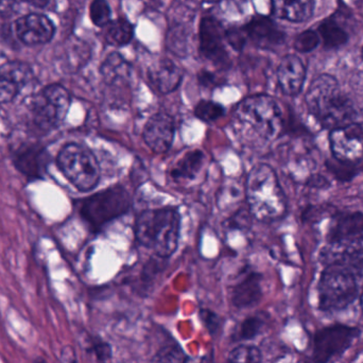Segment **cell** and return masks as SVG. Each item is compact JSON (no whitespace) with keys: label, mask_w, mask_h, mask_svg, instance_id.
Masks as SVG:
<instances>
[{"label":"cell","mask_w":363,"mask_h":363,"mask_svg":"<svg viewBox=\"0 0 363 363\" xmlns=\"http://www.w3.org/2000/svg\"><path fill=\"white\" fill-rule=\"evenodd\" d=\"M307 108L315 121L330 131L354 123L356 110L353 102L330 74H321L311 83L307 91Z\"/></svg>","instance_id":"cell-1"},{"label":"cell","mask_w":363,"mask_h":363,"mask_svg":"<svg viewBox=\"0 0 363 363\" xmlns=\"http://www.w3.org/2000/svg\"><path fill=\"white\" fill-rule=\"evenodd\" d=\"M250 213L262 222L281 219L287 211V201L274 170L266 164L252 168L245 183Z\"/></svg>","instance_id":"cell-2"},{"label":"cell","mask_w":363,"mask_h":363,"mask_svg":"<svg viewBox=\"0 0 363 363\" xmlns=\"http://www.w3.org/2000/svg\"><path fill=\"white\" fill-rule=\"evenodd\" d=\"M180 228L181 216L176 208L148 209L136 219V240L157 257L168 258L178 247Z\"/></svg>","instance_id":"cell-3"},{"label":"cell","mask_w":363,"mask_h":363,"mask_svg":"<svg viewBox=\"0 0 363 363\" xmlns=\"http://www.w3.org/2000/svg\"><path fill=\"white\" fill-rule=\"evenodd\" d=\"M235 114L240 125L260 140H275L284 129L283 112L271 96L262 94L245 98Z\"/></svg>","instance_id":"cell-4"},{"label":"cell","mask_w":363,"mask_h":363,"mask_svg":"<svg viewBox=\"0 0 363 363\" xmlns=\"http://www.w3.org/2000/svg\"><path fill=\"white\" fill-rule=\"evenodd\" d=\"M70 104L72 97L65 87L47 85L32 100L30 121L33 131L38 135H46L57 129L65 121Z\"/></svg>","instance_id":"cell-5"},{"label":"cell","mask_w":363,"mask_h":363,"mask_svg":"<svg viewBox=\"0 0 363 363\" xmlns=\"http://www.w3.org/2000/svg\"><path fill=\"white\" fill-rule=\"evenodd\" d=\"M357 294V279L347 262H332L322 273L319 283V302L323 311L345 308L355 300Z\"/></svg>","instance_id":"cell-6"},{"label":"cell","mask_w":363,"mask_h":363,"mask_svg":"<svg viewBox=\"0 0 363 363\" xmlns=\"http://www.w3.org/2000/svg\"><path fill=\"white\" fill-rule=\"evenodd\" d=\"M57 165L79 191L93 190L99 183L101 172L97 157L82 145L70 143L62 147L57 157Z\"/></svg>","instance_id":"cell-7"},{"label":"cell","mask_w":363,"mask_h":363,"mask_svg":"<svg viewBox=\"0 0 363 363\" xmlns=\"http://www.w3.org/2000/svg\"><path fill=\"white\" fill-rule=\"evenodd\" d=\"M131 206V196L123 186H113L97 194H91L81 202V218L89 224L93 230L116 218L125 215Z\"/></svg>","instance_id":"cell-8"},{"label":"cell","mask_w":363,"mask_h":363,"mask_svg":"<svg viewBox=\"0 0 363 363\" xmlns=\"http://www.w3.org/2000/svg\"><path fill=\"white\" fill-rule=\"evenodd\" d=\"M333 155L343 164L363 160V123H351L332 130L330 134Z\"/></svg>","instance_id":"cell-9"},{"label":"cell","mask_w":363,"mask_h":363,"mask_svg":"<svg viewBox=\"0 0 363 363\" xmlns=\"http://www.w3.org/2000/svg\"><path fill=\"white\" fill-rule=\"evenodd\" d=\"M225 42V30L221 23L211 16L202 18L199 26V48L207 61L219 66L228 63Z\"/></svg>","instance_id":"cell-10"},{"label":"cell","mask_w":363,"mask_h":363,"mask_svg":"<svg viewBox=\"0 0 363 363\" xmlns=\"http://www.w3.org/2000/svg\"><path fill=\"white\" fill-rule=\"evenodd\" d=\"M357 330L343 325L330 326L318 333L315 338L313 356L318 363H325L342 353L356 337Z\"/></svg>","instance_id":"cell-11"},{"label":"cell","mask_w":363,"mask_h":363,"mask_svg":"<svg viewBox=\"0 0 363 363\" xmlns=\"http://www.w3.org/2000/svg\"><path fill=\"white\" fill-rule=\"evenodd\" d=\"M15 168L28 181L42 180L46 174L49 157L46 149L38 143L23 144L12 153Z\"/></svg>","instance_id":"cell-12"},{"label":"cell","mask_w":363,"mask_h":363,"mask_svg":"<svg viewBox=\"0 0 363 363\" xmlns=\"http://www.w3.org/2000/svg\"><path fill=\"white\" fill-rule=\"evenodd\" d=\"M15 33L23 44H46L55 35V26L52 21L43 14H28L15 21Z\"/></svg>","instance_id":"cell-13"},{"label":"cell","mask_w":363,"mask_h":363,"mask_svg":"<svg viewBox=\"0 0 363 363\" xmlns=\"http://www.w3.org/2000/svg\"><path fill=\"white\" fill-rule=\"evenodd\" d=\"M143 138L153 152L157 155L167 152L174 143V118L166 113L153 115L145 125Z\"/></svg>","instance_id":"cell-14"},{"label":"cell","mask_w":363,"mask_h":363,"mask_svg":"<svg viewBox=\"0 0 363 363\" xmlns=\"http://www.w3.org/2000/svg\"><path fill=\"white\" fill-rule=\"evenodd\" d=\"M247 40L262 49H273L285 42L286 34L270 17H252L245 26Z\"/></svg>","instance_id":"cell-15"},{"label":"cell","mask_w":363,"mask_h":363,"mask_svg":"<svg viewBox=\"0 0 363 363\" xmlns=\"http://www.w3.org/2000/svg\"><path fill=\"white\" fill-rule=\"evenodd\" d=\"M306 79V67L300 57L288 55L281 60L277 68V81L285 95L294 97L298 95L304 86Z\"/></svg>","instance_id":"cell-16"},{"label":"cell","mask_w":363,"mask_h":363,"mask_svg":"<svg viewBox=\"0 0 363 363\" xmlns=\"http://www.w3.org/2000/svg\"><path fill=\"white\" fill-rule=\"evenodd\" d=\"M148 79L159 93L170 94L180 86L183 72L172 60L162 59L149 68Z\"/></svg>","instance_id":"cell-17"},{"label":"cell","mask_w":363,"mask_h":363,"mask_svg":"<svg viewBox=\"0 0 363 363\" xmlns=\"http://www.w3.org/2000/svg\"><path fill=\"white\" fill-rule=\"evenodd\" d=\"M363 234V213H345L336 218L330 232V242L347 245Z\"/></svg>","instance_id":"cell-18"},{"label":"cell","mask_w":363,"mask_h":363,"mask_svg":"<svg viewBox=\"0 0 363 363\" xmlns=\"http://www.w3.org/2000/svg\"><path fill=\"white\" fill-rule=\"evenodd\" d=\"M262 296V275L251 272L233 287L232 302L238 308H247L259 302Z\"/></svg>","instance_id":"cell-19"},{"label":"cell","mask_w":363,"mask_h":363,"mask_svg":"<svg viewBox=\"0 0 363 363\" xmlns=\"http://www.w3.org/2000/svg\"><path fill=\"white\" fill-rule=\"evenodd\" d=\"M206 157L198 149L188 151L172 164L170 178L177 183H187L196 180L204 166Z\"/></svg>","instance_id":"cell-20"},{"label":"cell","mask_w":363,"mask_h":363,"mask_svg":"<svg viewBox=\"0 0 363 363\" xmlns=\"http://www.w3.org/2000/svg\"><path fill=\"white\" fill-rule=\"evenodd\" d=\"M275 16L291 23H304L313 16L315 0H271Z\"/></svg>","instance_id":"cell-21"},{"label":"cell","mask_w":363,"mask_h":363,"mask_svg":"<svg viewBox=\"0 0 363 363\" xmlns=\"http://www.w3.org/2000/svg\"><path fill=\"white\" fill-rule=\"evenodd\" d=\"M100 72L108 85L118 84L129 80L131 66L119 53L112 52L104 60Z\"/></svg>","instance_id":"cell-22"},{"label":"cell","mask_w":363,"mask_h":363,"mask_svg":"<svg viewBox=\"0 0 363 363\" xmlns=\"http://www.w3.org/2000/svg\"><path fill=\"white\" fill-rule=\"evenodd\" d=\"M106 38L108 44L123 47L129 44L134 38V26L125 18H116L106 26Z\"/></svg>","instance_id":"cell-23"},{"label":"cell","mask_w":363,"mask_h":363,"mask_svg":"<svg viewBox=\"0 0 363 363\" xmlns=\"http://www.w3.org/2000/svg\"><path fill=\"white\" fill-rule=\"evenodd\" d=\"M319 36L328 48H338L349 40L347 31L333 18L322 21L319 26Z\"/></svg>","instance_id":"cell-24"},{"label":"cell","mask_w":363,"mask_h":363,"mask_svg":"<svg viewBox=\"0 0 363 363\" xmlns=\"http://www.w3.org/2000/svg\"><path fill=\"white\" fill-rule=\"evenodd\" d=\"M0 77L12 81L19 89L31 82L33 72L28 64L19 61L6 62L0 66Z\"/></svg>","instance_id":"cell-25"},{"label":"cell","mask_w":363,"mask_h":363,"mask_svg":"<svg viewBox=\"0 0 363 363\" xmlns=\"http://www.w3.org/2000/svg\"><path fill=\"white\" fill-rule=\"evenodd\" d=\"M225 114V108L217 102L202 100L194 108V115L205 123H213Z\"/></svg>","instance_id":"cell-26"},{"label":"cell","mask_w":363,"mask_h":363,"mask_svg":"<svg viewBox=\"0 0 363 363\" xmlns=\"http://www.w3.org/2000/svg\"><path fill=\"white\" fill-rule=\"evenodd\" d=\"M89 16L94 25L104 28L112 19V11L106 0H93L89 6Z\"/></svg>","instance_id":"cell-27"},{"label":"cell","mask_w":363,"mask_h":363,"mask_svg":"<svg viewBox=\"0 0 363 363\" xmlns=\"http://www.w3.org/2000/svg\"><path fill=\"white\" fill-rule=\"evenodd\" d=\"M262 356L255 347H239L230 354L228 363H262Z\"/></svg>","instance_id":"cell-28"},{"label":"cell","mask_w":363,"mask_h":363,"mask_svg":"<svg viewBox=\"0 0 363 363\" xmlns=\"http://www.w3.org/2000/svg\"><path fill=\"white\" fill-rule=\"evenodd\" d=\"M320 44V36L313 30H306L296 36L294 48L298 52H311Z\"/></svg>","instance_id":"cell-29"},{"label":"cell","mask_w":363,"mask_h":363,"mask_svg":"<svg viewBox=\"0 0 363 363\" xmlns=\"http://www.w3.org/2000/svg\"><path fill=\"white\" fill-rule=\"evenodd\" d=\"M226 43L236 51H241L247 45V35L243 27H233L225 31Z\"/></svg>","instance_id":"cell-30"},{"label":"cell","mask_w":363,"mask_h":363,"mask_svg":"<svg viewBox=\"0 0 363 363\" xmlns=\"http://www.w3.org/2000/svg\"><path fill=\"white\" fill-rule=\"evenodd\" d=\"M19 86L12 81L0 77V104H6L12 102L18 95Z\"/></svg>","instance_id":"cell-31"},{"label":"cell","mask_w":363,"mask_h":363,"mask_svg":"<svg viewBox=\"0 0 363 363\" xmlns=\"http://www.w3.org/2000/svg\"><path fill=\"white\" fill-rule=\"evenodd\" d=\"M262 322L258 317L247 318L240 326V338L252 339L259 333Z\"/></svg>","instance_id":"cell-32"},{"label":"cell","mask_w":363,"mask_h":363,"mask_svg":"<svg viewBox=\"0 0 363 363\" xmlns=\"http://www.w3.org/2000/svg\"><path fill=\"white\" fill-rule=\"evenodd\" d=\"M198 81L201 86L206 87V89H211V87H215L219 84L218 77L208 70H201L198 74Z\"/></svg>","instance_id":"cell-33"},{"label":"cell","mask_w":363,"mask_h":363,"mask_svg":"<svg viewBox=\"0 0 363 363\" xmlns=\"http://www.w3.org/2000/svg\"><path fill=\"white\" fill-rule=\"evenodd\" d=\"M91 349H93L94 353L97 355L98 359L101 360V362H108L110 359L111 350L106 343H94Z\"/></svg>","instance_id":"cell-34"},{"label":"cell","mask_w":363,"mask_h":363,"mask_svg":"<svg viewBox=\"0 0 363 363\" xmlns=\"http://www.w3.org/2000/svg\"><path fill=\"white\" fill-rule=\"evenodd\" d=\"M60 363H78L76 352L72 347L67 345L61 350L60 353Z\"/></svg>","instance_id":"cell-35"},{"label":"cell","mask_w":363,"mask_h":363,"mask_svg":"<svg viewBox=\"0 0 363 363\" xmlns=\"http://www.w3.org/2000/svg\"><path fill=\"white\" fill-rule=\"evenodd\" d=\"M201 317H202L203 321L206 324L207 328L211 332L217 330L218 320L217 315L215 313H211L208 311H204L201 313Z\"/></svg>","instance_id":"cell-36"},{"label":"cell","mask_w":363,"mask_h":363,"mask_svg":"<svg viewBox=\"0 0 363 363\" xmlns=\"http://www.w3.org/2000/svg\"><path fill=\"white\" fill-rule=\"evenodd\" d=\"M18 0H0V14H6L13 10Z\"/></svg>","instance_id":"cell-37"},{"label":"cell","mask_w":363,"mask_h":363,"mask_svg":"<svg viewBox=\"0 0 363 363\" xmlns=\"http://www.w3.org/2000/svg\"><path fill=\"white\" fill-rule=\"evenodd\" d=\"M25 1L32 4V6H38V8H44V6L49 4L50 0H25Z\"/></svg>","instance_id":"cell-38"},{"label":"cell","mask_w":363,"mask_h":363,"mask_svg":"<svg viewBox=\"0 0 363 363\" xmlns=\"http://www.w3.org/2000/svg\"><path fill=\"white\" fill-rule=\"evenodd\" d=\"M33 363H48L45 358L43 357H36L35 359L33 360Z\"/></svg>","instance_id":"cell-39"},{"label":"cell","mask_w":363,"mask_h":363,"mask_svg":"<svg viewBox=\"0 0 363 363\" xmlns=\"http://www.w3.org/2000/svg\"><path fill=\"white\" fill-rule=\"evenodd\" d=\"M205 2H207V4H213V2L219 1V0H204Z\"/></svg>","instance_id":"cell-40"},{"label":"cell","mask_w":363,"mask_h":363,"mask_svg":"<svg viewBox=\"0 0 363 363\" xmlns=\"http://www.w3.org/2000/svg\"><path fill=\"white\" fill-rule=\"evenodd\" d=\"M144 1H146L147 4H148V2L149 4H150V2H155L157 1V0H144Z\"/></svg>","instance_id":"cell-41"},{"label":"cell","mask_w":363,"mask_h":363,"mask_svg":"<svg viewBox=\"0 0 363 363\" xmlns=\"http://www.w3.org/2000/svg\"><path fill=\"white\" fill-rule=\"evenodd\" d=\"M362 309H363V292H362Z\"/></svg>","instance_id":"cell-42"},{"label":"cell","mask_w":363,"mask_h":363,"mask_svg":"<svg viewBox=\"0 0 363 363\" xmlns=\"http://www.w3.org/2000/svg\"><path fill=\"white\" fill-rule=\"evenodd\" d=\"M362 57H363V49H362Z\"/></svg>","instance_id":"cell-43"}]
</instances>
